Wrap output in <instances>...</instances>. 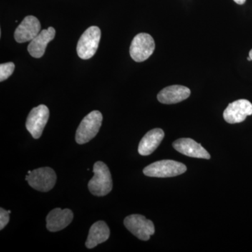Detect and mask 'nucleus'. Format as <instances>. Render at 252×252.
<instances>
[{
	"instance_id": "nucleus-1",
	"label": "nucleus",
	"mask_w": 252,
	"mask_h": 252,
	"mask_svg": "<svg viewBox=\"0 0 252 252\" xmlns=\"http://www.w3.org/2000/svg\"><path fill=\"white\" fill-rule=\"evenodd\" d=\"M94 176L89 181V190L96 196H104L112 190V175L108 167L102 161H97L94 166Z\"/></svg>"
},
{
	"instance_id": "nucleus-2",
	"label": "nucleus",
	"mask_w": 252,
	"mask_h": 252,
	"mask_svg": "<svg viewBox=\"0 0 252 252\" xmlns=\"http://www.w3.org/2000/svg\"><path fill=\"white\" fill-rule=\"evenodd\" d=\"M102 114L97 110L93 111L81 121L76 132V142L84 144L90 142L98 133L102 126Z\"/></svg>"
},
{
	"instance_id": "nucleus-3",
	"label": "nucleus",
	"mask_w": 252,
	"mask_h": 252,
	"mask_svg": "<svg viewBox=\"0 0 252 252\" xmlns=\"http://www.w3.org/2000/svg\"><path fill=\"white\" fill-rule=\"evenodd\" d=\"M185 164L172 160H162L154 162L143 170L144 175L150 177H173L187 171Z\"/></svg>"
},
{
	"instance_id": "nucleus-4",
	"label": "nucleus",
	"mask_w": 252,
	"mask_h": 252,
	"mask_svg": "<svg viewBox=\"0 0 252 252\" xmlns=\"http://www.w3.org/2000/svg\"><path fill=\"white\" fill-rule=\"evenodd\" d=\"M101 38L100 29L97 26H91L81 36L78 41V56L83 60L90 59L95 54L98 49Z\"/></svg>"
},
{
	"instance_id": "nucleus-5",
	"label": "nucleus",
	"mask_w": 252,
	"mask_h": 252,
	"mask_svg": "<svg viewBox=\"0 0 252 252\" xmlns=\"http://www.w3.org/2000/svg\"><path fill=\"white\" fill-rule=\"evenodd\" d=\"M26 180L32 188L39 191L47 192L54 188L57 176L51 167H41L28 174Z\"/></svg>"
},
{
	"instance_id": "nucleus-6",
	"label": "nucleus",
	"mask_w": 252,
	"mask_h": 252,
	"mask_svg": "<svg viewBox=\"0 0 252 252\" xmlns=\"http://www.w3.org/2000/svg\"><path fill=\"white\" fill-rule=\"evenodd\" d=\"M155 50V41L150 34L140 33L132 39L130 47L131 58L135 62L145 61L153 54Z\"/></svg>"
},
{
	"instance_id": "nucleus-7",
	"label": "nucleus",
	"mask_w": 252,
	"mask_h": 252,
	"mask_svg": "<svg viewBox=\"0 0 252 252\" xmlns=\"http://www.w3.org/2000/svg\"><path fill=\"white\" fill-rule=\"evenodd\" d=\"M124 225L132 234L143 241L150 239L155 233L153 222L140 215H132L124 220Z\"/></svg>"
},
{
	"instance_id": "nucleus-8",
	"label": "nucleus",
	"mask_w": 252,
	"mask_h": 252,
	"mask_svg": "<svg viewBox=\"0 0 252 252\" xmlns=\"http://www.w3.org/2000/svg\"><path fill=\"white\" fill-rule=\"evenodd\" d=\"M49 109L44 104H40L31 111L26 121V128L33 138L39 139L49 121Z\"/></svg>"
},
{
	"instance_id": "nucleus-9",
	"label": "nucleus",
	"mask_w": 252,
	"mask_h": 252,
	"mask_svg": "<svg viewBox=\"0 0 252 252\" xmlns=\"http://www.w3.org/2000/svg\"><path fill=\"white\" fill-rule=\"evenodd\" d=\"M252 115V104L248 99H241L228 104L223 112V119L230 124L243 122Z\"/></svg>"
},
{
	"instance_id": "nucleus-10",
	"label": "nucleus",
	"mask_w": 252,
	"mask_h": 252,
	"mask_svg": "<svg viewBox=\"0 0 252 252\" xmlns=\"http://www.w3.org/2000/svg\"><path fill=\"white\" fill-rule=\"evenodd\" d=\"M39 20L33 16H26L14 32V38L18 43L31 41L41 32Z\"/></svg>"
},
{
	"instance_id": "nucleus-11",
	"label": "nucleus",
	"mask_w": 252,
	"mask_h": 252,
	"mask_svg": "<svg viewBox=\"0 0 252 252\" xmlns=\"http://www.w3.org/2000/svg\"><path fill=\"white\" fill-rule=\"evenodd\" d=\"M73 217V212L69 209H54L46 217V228L51 232L64 229L70 224Z\"/></svg>"
},
{
	"instance_id": "nucleus-12",
	"label": "nucleus",
	"mask_w": 252,
	"mask_h": 252,
	"mask_svg": "<svg viewBox=\"0 0 252 252\" xmlns=\"http://www.w3.org/2000/svg\"><path fill=\"white\" fill-rule=\"evenodd\" d=\"M172 146L176 151L189 157L204 159H210L211 158L210 154L202 147L201 144L192 139H179L174 142Z\"/></svg>"
},
{
	"instance_id": "nucleus-13",
	"label": "nucleus",
	"mask_w": 252,
	"mask_h": 252,
	"mask_svg": "<svg viewBox=\"0 0 252 252\" xmlns=\"http://www.w3.org/2000/svg\"><path fill=\"white\" fill-rule=\"evenodd\" d=\"M56 31L53 27L42 30L37 36L32 39L28 45V51L31 56L40 59L45 53L48 44L54 39Z\"/></svg>"
},
{
	"instance_id": "nucleus-14",
	"label": "nucleus",
	"mask_w": 252,
	"mask_h": 252,
	"mask_svg": "<svg viewBox=\"0 0 252 252\" xmlns=\"http://www.w3.org/2000/svg\"><path fill=\"white\" fill-rule=\"evenodd\" d=\"M190 91L189 88L180 85L167 86L158 94V100L162 104L179 103L189 98Z\"/></svg>"
},
{
	"instance_id": "nucleus-15",
	"label": "nucleus",
	"mask_w": 252,
	"mask_h": 252,
	"mask_svg": "<svg viewBox=\"0 0 252 252\" xmlns=\"http://www.w3.org/2000/svg\"><path fill=\"white\" fill-rule=\"evenodd\" d=\"M164 131L160 128H155L149 131L139 144L138 152L142 156H149L153 153L163 140Z\"/></svg>"
},
{
	"instance_id": "nucleus-16",
	"label": "nucleus",
	"mask_w": 252,
	"mask_h": 252,
	"mask_svg": "<svg viewBox=\"0 0 252 252\" xmlns=\"http://www.w3.org/2000/svg\"><path fill=\"white\" fill-rule=\"evenodd\" d=\"M110 236V230L104 221L99 220L91 225L89 236L86 242L88 249H93L108 240Z\"/></svg>"
},
{
	"instance_id": "nucleus-17",
	"label": "nucleus",
	"mask_w": 252,
	"mask_h": 252,
	"mask_svg": "<svg viewBox=\"0 0 252 252\" xmlns=\"http://www.w3.org/2000/svg\"><path fill=\"white\" fill-rule=\"evenodd\" d=\"M14 63L9 62L0 64V81L2 82L7 79L14 72Z\"/></svg>"
},
{
	"instance_id": "nucleus-18",
	"label": "nucleus",
	"mask_w": 252,
	"mask_h": 252,
	"mask_svg": "<svg viewBox=\"0 0 252 252\" xmlns=\"http://www.w3.org/2000/svg\"><path fill=\"white\" fill-rule=\"evenodd\" d=\"M11 211H6L4 209L0 208V230L4 229V227L9 221V214Z\"/></svg>"
},
{
	"instance_id": "nucleus-19",
	"label": "nucleus",
	"mask_w": 252,
	"mask_h": 252,
	"mask_svg": "<svg viewBox=\"0 0 252 252\" xmlns=\"http://www.w3.org/2000/svg\"><path fill=\"white\" fill-rule=\"evenodd\" d=\"M233 1H234L235 3H237V4L242 5L245 4L246 0H233Z\"/></svg>"
},
{
	"instance_id": "nucleus-20",
	"label": "nucleus",
	"mask_w": 252,
	"mask_h": 252,
	"mask_svg": "<svg viewBox=\"0 0 252 252\" xmlns=\"http://www.w3.org/2000/svg\"><path fill=\"white\" fill-rule=\"evenodd\" d=\"M250 57L251 58L252 61V49L251 50V51H250Z\"/></svg>"
},
{
	"instance_id": "nucleus-21",
	"label": "nucleus",
	"mask_w": 252,
	"mask_h": 252,
	"mask_svg": "<svg viewBox=\"0 0 252 252\" xmlns=\"http://www.w3.org/2000/svg\"><path fill=\"white\" fill-rule=\"evenodd\" d=\"M248 61H252L251 58H250V56H249V57L248 58Z\"/></svg>"
}]
</instances>
